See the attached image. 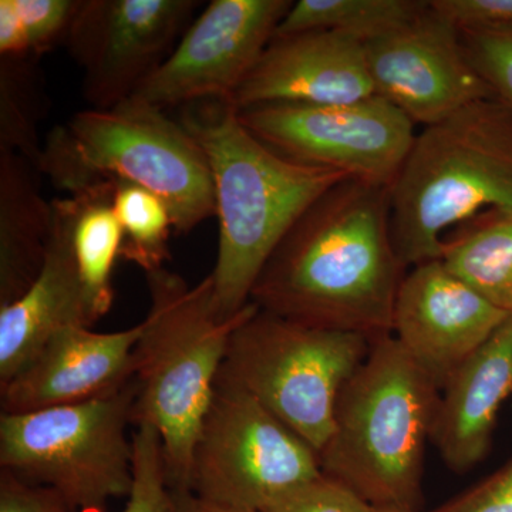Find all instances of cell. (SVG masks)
I'll return each mask as SVG.
<instances>
[{
  "label": "cell",
  "mask_w": 512,
  "mask_h": 512,
  "mask_svg": "<svg viewBox=\"0 0 512 512\" xmlns=\"http://www.w3.org/2000/svg\"><path fill=\"white\" fill-rule=\"evenodd\" d=\"M292 5L291 0H212L133 97L161 110L229 103Z\"/></svg>",
  "instance_id": "obj_12"
},
{
  "label": "cell",
  "mask_w": 512,
  "mask_h": 512,
  "mask_svg": "<svg viewBox=\"0 0 512 512\" xmlns=\"http://www.w3.org/2000/svg\"><path fill=\"white\" fill-rule=\"evenodd\" d=\"M429 6L430 0H299L279 23L274 39L335 32L366 45L410 25Z\"/></svg>",
  "instance_id": "obj_22"
},
{
  "label": "cell",
  "mask_w": 512,
  "mask_h": 512,
  "mask_svg": "<svg viewBox=\"0 0 512 512\" xmlns=\"http://www.w3.org/2000/svg\"><path fill=\"white\" fill-rule=\"evenodd\" d=\"M52 208L42 271L19 299L0 308V387L15 379L60 329L94 325L74 258L66 198L53 200Z\"/></svg>",
  "instance_id": "obj_17"
},
{
  "label": "cell",
  "mask_w": 512,
  "mask_h": 512,
  "mask_svg": "<svg viewBox=\"0 0 512 512\" xmlns=\"http://www.w3.org/2000/svg\"><path fill=\"white\" fill-rule=\"evenodd\" d=\"M80 0H0V56L39 59L66 42Z\"/></svg>",
  "instance_id": "obj_24"
},
{
  "label": "cell",
  "mask_w": 512,
  "mask_h": 512,
  "mask_svg": "<svg viewBox=\"0 0 512 512\" xmlns=\"http://www.w3.org/2000/svg\"><path fill=\"white\" fill-rule=\"evenodd\" d=\"M35 59L2 57L0 64V150L13 151L36 165L42 147L37 141L39 93Z\"/></svg>",
  "instance_id": "obj_25"
},
{
  "label": "cell",
  "mask_w": 512,
  "mask_h": 512,
  "mask_svg": "<svg viewBox=\"0 0 512 512\" xmlns=\"http://www.w3.org/2000/svg\"><path fill=\"white\" fill-rule=\"evenodd\" d=\"M407 271L394 248L390 187L349 178L289 229L256 279L251 302L295 322L375 340L392 335Z\"/></svg>",
  "instance_id": "obj_1"
},
{
  "label": "cell",
  "mask_w": 512,
  "mask_h": 512,
  "mask_svg": "<svg viewBox=\"0 0 512 512\" xmlns=\"http://www.w3.org/2000/svg\"><path fill=\"white\" fill-rule=\"evenodd\" d=\"M133 446V485L126 508L121 512H171L170 488L165 477L160 434L151 424H137Z\"/></svg>",
  "instance_id": "obj_26"
},
{
  "label": "cell",
  "mask_w": 512,
  "mask_h": 512,
  "mask_svg": "<svg viewBox=\"0 0 512 512\" xmlns=\"http://www.w3.org/2000/svg\"><path fill=\"white\" fill-rule=\"evenodd\" d=\"M259 512H373V507L322 473L279 495Z\"/></svg>",
  "instance_id": "obj_27"
},
{
  "label": "cell",
  "mask_w": 512,
  "mask_h": 512,
  "mask_svg": "<svg viewBox=\"0 0 512 512\" xmlns=\"http://www.w3.org/2000/svg\"><path fill=\"white\" fill-rule=\"evenodd\" d=\"M322 474L319 454L247 392L218 379L192 447L188 491L259 512Z\"/></svg>",
  "instance_id": "obj_9"
},
{
  "label": "cell",
  "mask_w": 512,
  "mask_h": 512,
  "mask_svg": "<svg viewBox=\"0 0 512 512\" xmlns=\"http://www.w3.org/2000/svg\"><path fill=\"white\" fill-rule=\"evenodd\" d=\"M74 258L93 323L111 311L113 271L121 258L123 231L111 202V184L67 195Z\"/></svg>",
  "instance_id": "obj_20"
},
{
  "label": "cell",
  "mask_w": 512,
  "mask_h": 512,
  "mask_svg": "<svg viewBox=\"0 0 512 512\" xmlns=\"http://www.w3.org/2000/svg\"><path fill=\"white\" fill-rule=\"evenodd\" d=\"M180 121L210 164L220 225L210 275L218 312L234 318L251 302L256 279L289 229L320 195L349 178L279 156L225 101L185 106Z\"/></svg>",
  "instance_id": "obj_2"
},
{
  "label": "cell",
  "mask_w": 512,
  "mask_h": 512,
  "mask_svg": "<svg viewBox=\"0 0 512 512\" xmlns=\"http://www.w3.org/2000/svg\"><path fill=\"white\" fill-rule=\"evenodd\" d=\"M111 202L123 231L121 259L137 265L144 274L164 268L171 258L168 244L174 224L163 200L136 184L114 181Z\"/></svg>",
  "instance_id": "obj_23"
},
{
  "label": "cell",
  "mask_w": 512,
  "mask_h": 512,
  "mask_svg": "<svg viewBox=\"0 0 512 512\" xmlns=\"http://www.w3.org/2000/svg\"><path fill=\"white\" fill-rule=\"evenodd\" d=\"M441 261L501 311L512 312V214H490L451 232Z\"/></svg>",
  "instance_id": "obj_21"
},
{
  "label": "cell",
  "mask_w": 512,
  "mask_h": 512,
  "mask_svg": "<svg viewBox=\"0 0 512 512\" xmlns=\"http://www.w3.org/2000/svg\"><path fill=\"white\" fill-rule=\"evenodd\" d=\"M365 52L376 96L414 126H433L468 104L495 97L467 56L460 30L431 5L410 25L366 43Z\"/></svg>",
  "instance_id": "obj_13"
},
{
  "label": "cell",
  "mask_w": 512,
  "mask_h": 512,
  "mask_svg": "<svg viewBox=\"0 0 512 512\" xmlns=\"http://www.w3.org/2000/svg\"><path fill=\"white\" fill-rule=\"evenodd\" d=\"M507 316L441 259H434L413 266L404 276L392 335L441 390Z\"/></svg>",
  "instance_id": "obj_14"
},
{
  "label": "cell",
  "mask_w": 512,
  "mask_h": 512,
  "mask_svg": "<svg viewBox=\"0 0 512 512\" xmlns=\"http://www.w3.org/2000/svg\"><path fill=\"white\" fill-rule=\"evenodd\" d=\"M430 512H512V460Z\"/></svg>",
  "instance_id": "obj_30"
},
{
  "label": "cell",
  "mask_w": 512,
  "mask_h": 512,
  "mask_svg": "<svg viewBox=\"0 0 512 512\" xmlns=\"http://www.w3.org/2000/svg\"><path fill=\"white\" fill-rule=\"evenodd\" d=\"M39 173L69 195L126 181L156 194L188 234L217 214L207 156L180 120L131 97L111 109H87L50 131Z\"/></svg>",
  "instance_id": "obj_6"
},
{
  "label": "cell",
  "mask_w": 512,
  "mask_h": 512,
  "mask_svg": "<svg viewBox=\"0 0 512 512\" xmlns=\"http://www.w3.org/2000/svg\"><path fill=\"white\" fill-rule=\"evenodd\" d=\"M372 342L256 308L232 333L218 379L254 397L319 453L340 390Z\"/></svg>",
  "instance_id": "obj_7"
},
{
  "label": "cell",
  "mask_w": 512,
  "mask_h": 512,
  "mask_svg": "<svg viewBox=\"0 0 512 512\" xmlns=\"http://www.w3.org/2000/svg\"><path fill=\"white\" fill-rule=\"evenodd\" d=\"M373 512H416V511L392 510V508H373Z\"/></svg>",
  "instance_id": "obj_33"
},
{
  "label": "cell",
  "mask_w": 512,
  "mask_h": 512,
  "mask_svg": "<svg viewBox=\"0 0 512 512\" xmlns=\"http://www.w3.org/2000/svg\"><path fill=\"white\" fill-rule=\"evenodd\" d=\"M0 512H76L62 495L45 485L29 483L0 471Z\"/></svg>",
  "instance_id": "obj_31"
},
{
  "label": "cell",
  "mask_w": 512,
  "mask_h": 512,
  "mask_svg": "<svg viewBox=\"0 0 512 512\" xmlns=\"http://www.w3.org/2000/svg\"><path fill=\"white\" fill-rule=\"evenodd\" d=\"M146 281L150 311L133 353V423L158 431L168 488L188 491L192 447L229 340L258 306L249 302L234 318H222L211 275L191 286L164 266L147 272Z\"/></svg>",
  "instance_id": "obj_4"
},
{
  "label": "cell",
  "mask_w": 512,
  "mask_h": 512,
  "mask_svg": "<svg viewBox=\"0 0 512 512\" xmlns=\"http://www.w3.org/2000/svg\"><path fill=\"white\" fill-rule=\"evenodd\" d=\"M512 394V312L441 387L431 443L453 473L488 456L501 407Z\"/></svg>",
  "instance_id": "obj_18"
},
{
  "label": "cell",
  "mask_w": 512,
  "mask_h": 512,
  "mask_svg": "<svg viewBox=\"0 0 512 512\" xmlns=\"http://www.w3.org/2000/svg\"><path fill=\"white\" fill-rule=\"evenodd\" d=\"M392 237L407 269L440 259L444 239L512 214V109L478 100L423 127L390 187Z\"/></svg>",
  "instance_id": "obj_5"
},
{
  "label": "cell",
  "mask_w": 512,
  "mask_h": 512,
  "mask_svg": "<svg viewBox=\"0 0 512 512\" xmlns=\"http://www.w3.org/2000/svg\"><path fill=\"white\" fill-rule=\"evenodd\" d=\"M141 323L119 332L69 326L52 336L15 379L0 387L2 413H28L99 399L133 380Z\"/></svg>",
  "instance_id": "obj_15"
},
{
  "label": "cell",
  "mask_w": 512,
  "mask_h": 512,
  "mask_svg": "<svg viewBox=\"0 0 512 512\" xmlns=\"http://www.w3.org/2000/svg\"><path fill=\"white\" fill-rule=\"evenodd\" d=\"M464 49L495 97L512 109V36L461 32Z\"/></svg>",
  "instance_id": "obj_28"
},
{
  "label": "cell",
  "mask_w": 512,
  "mask_h": 512,
  "mask_svg": "<svg viewBox=\"0 0 512 512\" xmlns=\"http://www.w3.org/2000/svg\"><path fill=\"white\" fill-rule=\"evenodd\" d=\"M460 32L512 36V0H430Z\"/></svg>",
  "instance_id": "obj_29"
},
{
  "label": "cell",
  "mask_w": 512,
  "mask_h": 512,
  "mask_svg": "<svg viewBox=\"0 0 512 512\" xmlns=\"http://www.w3.org/2000/svg\"><path fill=\"white\" fill-rule=\"evenodd\" d=\"M440 387L393 335L375 339L346 380L319 450L325 476L373 508L421 512Z\"/></svg>",
  "instance_id": "obj_3"
},
{
  "label": "cell",
  "mask_w": 512,
  "mask_h": 512,
  "mask_svg": "<svg viewBox=\"0 0 512 512\" xmlns=\"http://www.w3.org/2000/svg\"><path fill=\"white\" fill-rule=\"evenodd\" d=\"M136 386L89 402L0 416V467L62 495L73 511H103L133 485Z\"/></svg>",
  "instance_id": "obj_8"
},
{
  "label": "cell",
  "mask_w": 512,
  "mask_h": 512,
  "mask_svg": "<svg viewBox=\"0 0 512 512\" xmlns=\"http://www.w3.org/2000/svg\"><path fill=\"white\" fill-rule=\"evenodd\" d=\"M36 170L25 157L0 150V308L28 291L45 264L53 208Z\"/></svg>",
  "instance_id": "obj_19"
},
{
  "label": "cell",
  "mask_w": 512,
  "mask_h": 512,
  "mask_svg": "<svg viewBox=\"0 0 512 512\" xmlns=\"http://www.w3.org/2000/svg\"><path fill=\"white\" fill-rule=\"evenodd\" d=\"M197 0H80L66 37L92 109L138 92L192 23Z\"/></svg>",
  "instance_id": "obj_11"
},
{
  "label": "cell",
  "mask_w": 512,
  "mask_h": 512,
  "mask_svg": "<svg viewBox=\"0 0 512 512\" xmlns=\"http://www.w3.org/2000/svg\"><path fill=\"white\" fill-rule=\"evenodd\" d=\"M376 96L365 45L335 32L272 39L229 104H342Z\"/></svg>",
  "instance_id": "obj_16"
},
{
  "label": "cell",
  "mask_w": 512,
  "mask_h": 512,
  "mask_svg": "<svg viewBox=\"0 0 512 512\" xmlns=\"http://www.w3.org/2000/svg\"><path fill=\"white\" fill-rule=\"evenodd\" d=\"M171 512H254L235 510L202 500L191 491H171Z\"/></svg>",
  "instance_id": "obj_32"
},
{
  "label": "cell",
  "mask_w": 512,
  "mask_h": 512,
  "mask_svg": "<svg viewBox=\"0 0 512 512\" xmlns=\"http://www.w3.org/2000/svg\"><path fill=\"white\" fill-rule=\"evenodd\" d=\"M249 133L279 156L392 187L416 126L379 96L342 104H264L237 110Z\"/></svg>",
  "instance_id": "obj_10"
}]
</instances>
